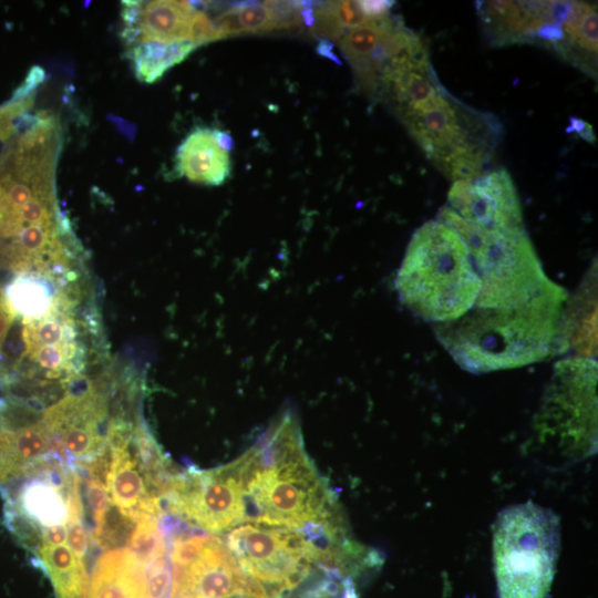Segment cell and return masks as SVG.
<instances>
[{
  "mask_svg": "<svg viewBox=\"0 0 598 598\" xmlns=\"http://www.w3.org/2000/svg\"><path fill=\"white\" fill-rule=\"evenodd\" d=\"M23 323L22 339L25 354L40 346L70 342L76 338L75 323L65 312Z\"/></svg>",
  "mask_w": 598,
  "mask_h": 598,
  "instance_id": "ffe728a7",
  "label": "cell"
},
{
  "mask_svg": "<svg viewBox=\"0 0 598 598\" xmlns=\"http://www.w3.org/2000/svg\"><path fill=\"white\" fill-rule=\"evenodd\" d=\"M45 79V72L40 66H32L22 84L13 92L11 101H19L29 96L32 91Z\"/></svg>",
  "mask_w": 598,
  "mask_h": 598,
  "instance_id": "cb8c5ba5",
  "label": "cell"
},
{
  "mask_svg": "<svg viewBox=\"0 0 598 598\" xmlns=\"http://www.w3.org/2000/svg\"><path fill=\"white\" fill-rule=\"evenodd\" d=\"M560 549L559 519L534 503L508 506L493 527L499 598H547Z\"/></svg>",
  "mask_w": 598,
  "mask_h": 598,
  "instance_id": "5b68a950",
  "label": "cell"
},
{
  "mask_svg": "<svg viewBox=\"0 0 598 598\" xmlns=\"http://www.w3.org/2000/svg\"><path fill=\"white\" fill-rule=\"evenodd\" d=\"M196 48L189 41L143 42L128 50V59L136 78L151 84L161 79L168 69L181 63Z\"/></svg>",
  "mask_w": 598,
  "mask_h": 598,
  "instance_id": "ac0fdd59",
  "label": "cell"
},
{
  "mask_svg": "<svg viewBox=\"0 0 598 598\" xmlns=\"http://www.w3.org/2000/svg\"><path fill=\"white\" fill-rule=\"evenodd\" d=\"M566 291L550 281L511 308H473L456 321L435 324L437 339L465 370L482 373L547 358L560 330Z\"/></svg>",
  "mask_w": 598,
  "mask_h": 598,
  "instance_id": "7a4b0ae2",
  "label": "cell"
},
{
  "mask_svg": "<svg viewBox=\"0 0 598 598\" xmlns=\"http://www.w3.org/2000/svg\"><path fill=\"white\" fill-rule=\"evenodd\" d=\"M395 288L414 315L440 324L456 321L475 307L481 281L460 235L435 218L412 236Z\"/></svg>",
  "mask_w": 598,
  "mask_h": 598,
  "instance_id": "3957f363",
  "label": "cell"
},
{
  "mask_svg": "<svg viewBox=\"0 0 598 598\" xmlns=\"http://www.w3.org/2000/svg\"><path fill=\"white\" fill-rule=\"evenodd\" d=\"M171 532L168 598H266L244 573L221 536L190 530Z\"/></svg>",
  "mask_w": 598,
  "mask_h": 598,
  "instance_id": "52a82bcc",
  "label": "cell"
},
{
  "mask_svg": "<svg viewBox=\"0 0 598 598\" xmlns=\"http://www.w3.org/2000/svg\"><path fill=\"white\" fill-rule=\"evenodd\" d=\"M417 38L402 21L386 16L348 31L339 40V47L358 85L364 93L374 94L386 63Z\"/></svg>",
  "mask_w": 598,
  "mask_h": 598,
  "instance_id": "8fae6325",
  "label": "cell"
},
{
  "mask_svg": "<svg viewBox=\"0 0 598 598\" xmlns=\"http://www.w3.org/2000/svg\"><path fill=\"white\" fill-rule=\"evenodd\" d=\"M86 495L94 522L93 532L91 533V536L94 538L99 535L105 523L111 501L106 487L92 480L87 482Z\"/></svg>",
  "mask_w": 598,
  "mask_h": 598,
  "instance_id": "7402d4cb",
  "label": "cell"
},
{
  "mask_svg": "<svg viewBox=\"0 0 598 598\" xmlns=\"http://www.w3.org/2000/svg\"><path fill=\"white\" fill-rule=\"evenodd\" d=\"M195 10L189 1H136L133 16L121 35L128 45L152 41H187L188 25Z\"/></svg>",
  "mask_w": 598,
  "mask_h": 598,
  "instance_id": "4fadbf2b",
  "label": "cell"
},
{
  "mask_svg": "<svg viewBox=\"0 0 598 598\" xmlns=\"http://www.w3.org/2000/svg\"><path fill=\"white\" fill-rule=\"evenodd\" d=\"M371 21L374 20L364 14L359 1H331L313 9L311 29L326 40L339 41L348 31Z\"/></svg>",
  "mask_w": 598,
  "mask_h": 598,
  "instance_id": "d6986e66",
  "label": "cell"
},
{
  "mask_svg": "<svg viewBox=\"0 0 598 598\" xmlns=\"http://www.w3.org/2000/svg\"><path fill=\"white\" fill-rule=\"evenodd\" d=\"M106 420V399L91 385L68 393L44 412L41 422L74 460H90L105 445Z\"/></svg>",
  "mask_w": 598,
  "mask_h": 598,
  "instance_id": "30bf717a",
  "label": "cell"
},
{
  "mask_svg": "<svg viewBox=\"0 0 598 598\" xmlns=\"http://www.w3.org/2000/svg\"><path fill=\"white\" fill-rule=\"evenodd\" d=\"M597 6L573 1L571 10L561 24L563 40L554 48L563 58L596 75L597 69Z\"/></svg>",
  "mask_w": 598,
  "mask_h": 598,
  "instance_id": "2e32d148",
  "label": "cell"
},
{
  "mask_svg": "<svg viewBox=\"0 0 598 598\" xmlns=\"http://www.w3.org/2000/svg\"><path fill=\"white\" fill-rule=\"evenodd\" d=\"M230 463L240 492L241 524L302 532L331 549L352 542L334 494L305 450L291 411L279 415Z\"/></svg>",
  "mask_w": 598,
  "mask_h": 598,
  "instance_id": "6da1fadb",
  "label": "cell"
},
{
  "mask_svg": "<svg viewBox=\"0 0 598 598\" xmlns=\"http://www.w3.org/2000/svg\"><path fill=\"white\" fill-rule=\"evenodd\" d=\"M436 218L455 229L468 249L481 281L474 308L519 306L548 280L525 228L481 227L464 220L448 206H443Z\"/></svg>",
  "mask_w": 598,
  "mask_h": 598,
  "instance_id": "8992f818",
  "label": "cell"
},
{
  "mask_svg": "<svg viewBox=\"0 0 598 598\" xmlns=\"http://www.w3.org/2000/svg\"><path fill=\"white\" fill-rule=\"evenodd\" d=\"M13 313L3 299H0V347L7 337L13 321Z\"/></svg>",
  "mask_w": 598,
  "mask_h": 598,
  "instance_id": "4316f807",
  "label": "cell"
},
{
  "mask_svg": "<svg viewBox=\"0 0 598 598\" xmlns=\"http://www.w3.org/2000/svg\"><path fill=\"white\" fill-rule=\"evenodd\" d=\"M243 33L291 30L302 23V2L262 1L234 7Z\"/></svg>",
  "mask_w": 598,
  "mask_h": 598,
  "instance_id": "e0dca14e",
  "label": "cell"
},
{
  "mask_svg": "<svg viewBox=\"0 0 598 598\" xmlns=\"http://www.w3.org/2000/svg\"><path fill=\"white\" fill-rule=\"evenodd\" d=\"M285 598H358V596L352 579L326 575Z\"/></svg>",
  "mask_w": 598,
  "mask_h": 598,
  "instance_id": "44dd1931",
  "label": "cell"
},
{
  "mask_svg": "<svg viewBox=\"0 0 598 598\" xmlns=\"http://www.w3.org/2000/svg\"><path fill=\"white\" fill-rule=\"evenodd\" d=\"M176 169L192 182L220 185L230 174L229 152L218 145L213 130L198 127L178 146Z\"/></svg>",
  "mask_w": 598,
  "mask_h": 598,
  "instance_id": "9a60e30c",
  "label": "cell"
},
{
  "mask_svg": "<svg viewBox=\"0 0 598 598\" xmlns=\"http://www.w3.org/2000/svg\"><path fill=\"white\" fill-rule=\"evenodd\" d=\"M213 131H214L215 140L217 141L218 145L223 150L229 152L234 146L233 137L227 132H224L220 130H213Z\"/></svg>",
  "mask_w": 598,
  "mask_h": 598,
  "instance_id": "83f0119b",
  "label": "cell"
},
{
  "mask_svg": "<svg viewBox=\"0 0 598 598\" xmlns=\"http://www.w3.org/2000/svg\"><path fill=\"white\" fill-rule=\"evenodd\" d=\"M477 12L495 45L534 40L537 30L551 22V1H480Z\"/></svg>",
  "mask_w": 598,
  "mask_h": 598,
  "instance_id": "7c38bea8",
  "label": "cell"
},
{
  "mask_svg": "<svg viewBox=\"0 0 598 598\" xmlns=\"http://www.w3.org/2000/svg\"><path fill=\"white\" fill-rule=\"evenodd\" d=\"M56 283L65 285L66 280L51 270L19 272L4 287L3 300L14 316L22 317L23 322L69 313L72 301L58 290Z\"/></svg>",
  "mask_w": 598,
  "mask_h": 598,
  "instance_id": "5bb4252c",
  "label": "cell"
},
{
  "mask_svg": "<svg viewBox=\"0 0 598 598\" xmlns=\"http://www.w3.org/2000/svg\"><path fill=\"white\" fill-rule=\"evenodd\" d=\"M216 40L220 38L214 22L204 11L195 10L188 25L187 41L198 47Z\"/></svg>",
  "mask_w": 598,
  "mask_h": 598,
  "instance_id": "603a6c76",
  "label": "cell"
},
{
  "mask_svg": "<svg viewBox=\"0 0 598 598\" xmlns=\"http://www.w3.org/2000/svg\"><path fill=\"white\" fill-rule=\"evenodd\" d=\"M359 3L364 14L375 20L389 16L394 2L386 0H362Z\"/></svg>",
  "mask_w": 598,
  "mask_h": 598,
  "instance_id": "d4e9b609",
  "label": "cell"
},
{
  "mask_svg": "<svg viewBox=\"0 0 598 598\" xmlns=\"http://www.w3.org/2000/svg\"><path fill=\"white\" fill-rule=\"evenodd\" d=\"M447 198L448 207L468 223L501 230L524 229L517 192L505 168L473 181L453 182Z\"/></svg>",
  "mask_w": 598,
  "mask_h": 598,
  "instance_id": "9c48e42d",
  "label": "cell"
},
{
  "mask_svg": "<svg viewBox=\"0 0 598 598\" xmlns=\"http://www.w3.org/2000/svg\"><path fill=\"white\" fill-rule=\"evenodd\" d=\"M569 132H577L578 135L586 140L589 143L595 142V133L592 131V126L587 123L586 121L578 118V117H570V125L566 130Z\"/></svg>",
  "mask_w": 598,
  "mask_h": 598,
  "instance_id": "484cf974",
  "label": "cell"
},
{
  "mask_svg": "<svg viewBox=\"0 0 598 598\" xmlns=\"http://www.w3.org/2000/svg\"><path fill=\"white\" fill-rule=\"evenodd\" d=\"M410 134L435 164L457 147L487 145V115L480 117L444 89L432 99L398 112ZM488 146V145H487Z\"/></svg>",
  "mask_w": 598,
  "mask_h": 598,
  "instance_id": "ba28073f",
  "label": "cell"
},
{
  "mask_svg": "<svg viewBox=\"0 0 598 598\" xmlns=\"http://www.w3.org/2000/svg\"><path fill=\"white\" fill-rule=\"evenodd\" d=\"M221 538L266 598H285L328 574L349 578L346 560L302 532L240 524Z\"/></svg>",
  "mask_w": 598,
  "mask_h": 598,
  "instance_id": "277c9868",
  "label": "cell"
}]
</instances>
